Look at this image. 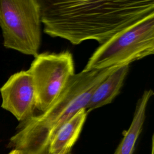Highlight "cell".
I'll list each match as a JSON object with an SVG mask.
<instances>
[{"label": "cell", "mask_w": 154, "mask_h": 154, "mask_svg": "<svg viewBox=\"0 0 154 154\" xmlns=\"http://www.w3.org/2000/svg\"><path fill=\"white\" fill-rule=\"evenodd\" d=\"M44 32L73 45H102L154 13V0H38Z\"/></svg>", "instance_id": "1"}, {"label": "cell", "mask_w": 154, "mask_h": 154, "mask_svg": "<svg viewBox=\"0 0 154 154\" xmlns=\"http://www.w3.org/2000/svg\"><path fill=\"white\" fill-rule=\"evenodd\" d=\"M119 67L75 73L57 100L44 112L22 122L10 144L25 154H47L55 134L80 109L85 108L97 85Z\"/></svg>", "instance_id": "2"}, {"label": "cell", "mask_w": 154, "mask_h": 154, "mask_svg": "<svg viewBox=\"0 0 154 154\" xmlns=\"http://www.w3.org/2000/svg\"><path fill=\"white\" fill-rule=\"evenodd\" d=\"M154 53V13L117 32L100 45L84 71L129 65Z\"/></svg>", "instance_id": "3"}, {"label": "cell", "mask_w": 154, "mask_h": 154, "mask_svg": "<svg viewBox=\"0 0 154 154\" xmlns=\"http://www.w3.org/2000/svg\"><path fill=\"white\" fill-rule=\"evenodd\" d=\"M38 0L0 1V26L4 46L34 57L41 44Z\"/></svg>", "instance_id": "4"}, {"label": "cell", "mask_w": 154, "mask_h": 154, "mask_svg": "<svg viewBox=\"0 0 154 154\" xmlns=\"http://www.w3.org/2000/svg\"><path fill=\"white\" fill-rule=\"evenodd\" d=\"M34 58L28 70L34 86L35 108L43 112L57 100L75 74L74 61L69 51L44 52Z\"/></svg>", "instance_id": "5"}, {"label": "cell", "mask_w": 154, "mask_h": 154, "mask_svg": "<svg viewBox=\"0 0 154 154\" xmlns=\"http://www.w3.org/2000/svg\"><path fill=\"white\" fill-rule=\"evenodd\" d=\"M1 107L10 112L19 122L34 116L35 94L32 76L28 70L11 75L0 88Z\"/></svg>", "instance_id": "6"}, {"label": "cell", "mask_w": 154, "mask_h": 154, "mask_svg": "<svg viewBox=\"0 0 154 154\" xmlns=\"http://www.w3.org/2000/svg\"><path fill=\"white\" fill-rule=\"evenodd\" d=\"M129 70V65L119 67L97 85L85 107L88 113L112 102L120 93Z\"/></svg>", "instance_id": "7"}, {"label": "cell", "mask_w": 154, "mask_h": 154, "mask_svg": "<svg viewBox=\"0 0 154 154\" xmlns=\"http://www.w3.org/2000/svg\"><path fill=\"white\" fill-rule=\"evenodd\" d=\"M87 114L86 109L82 108L65 123L52 139L47 154H69L79 136Z\"/></svg>", "instance_id": "8"}, {"label": "cell", "mask_w": 154, "mask_h": 154, "mask_svg": "<svg viewBox=\"0 0 154 154\" xmlns=\"http://www.w3.org/2000/svg\"><path fill=\"white\" fill-rule=\"evenodd\" d=\"M153 95L152 89L147 90L138 100L131 125L125 132L114 154H133L135 143L141 132L145 121L148 103Z\"/></svg>", "instance_id": "9"}, {"label": "cell", "mask_w": 154, "mask_h": 154, "mask_svg": "<svg viewBox=\"0 0 154 154\" xmlns=\"http://www.w3.org/2000/svg\"><path fill=\"white\" fill-rule=\"evenodd\" d=\"M8 154H25L23 152L18 149H13Z\"/></svg>", "instance_id": "10"}, {"label": "cell", "mask_w": 154, "mask_h": 154, "mask_svg": "<svg viewBox=\"0 0 154 154\" xmlns=\"http://www.w3.org/2000/svg\"><path fill=\"white\" fill-rule=\"evenodd\" d=\"M69 154H70V153H69Z\"/></svg>", "instance_id": "11"}]
</instances>
